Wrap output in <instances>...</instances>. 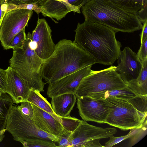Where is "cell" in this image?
Masks as SVG:
<instances>
[{
  "label": "cell",
  "mask_w": 147,
  "mask_h": 147,
  "mask_svg": "<svg viewBox=\"0 0 147 147\" xmlns=\"http://www.w3.org/2000/svg\"><path fill=\"white\" fill-rule=\"evenodd\" d=\"M127 100L138 111L147 114V96L137 95Z\"/></svg>",
  "instance_id": "cell-24"
},
{
  "label": "cell",
  "mask_w": 147,
  "mask_h": 147,
  "mask_svg": "<svg viewBox=\"0 0 147 147\" xmlns=\"http://www.w3.org/2000/svg\"><path fill=\"white\" fill-rule=\"evenodd\" d=\"M52 109L60 117L69 116L76 103L77 97L74 93H67L52 97Z\"/></svg>",
  "instance_id": "cell-17"
},
{
  "label": "cell",
  "mask_w": 147,
  "mask_h": 147,
  "mask_svg": "<svg viewBox=\"0 0 147 147\" xmlns=\"http://www.w3.org/2000/svg\"><path fill=\"white\" fill-rule=\"evenodd\" d=\"M109 107L106 123L125 131L140 127L147 120V114L136 110L127 100L114 97L104 99Z\"/></svg>",
  "instance_id": "cell-4"
},
{
  "label": "cell",
  "mask_w": 147,
  "mask_h": 147,
  "mask_svg": "<svg viewBox=\"0 0 147 147\" xmlns=\"http://www.w3.org/2000/svg\"><path fill=\"white\" fill-rule=\"evenodd\" d=\"M95 63V60L77 44L63 39L55 45L53 53L44 61L40 74L49 83Z\"/></svg>",
  "instance_id": "cell-2"
},
{
  "label": "cell",
  "mask_w": 147,
  "mask_h": 147,
  "mask_svg": "<svg viewBox=\"0 0 147 147\" xmlns=\"http://www.w3.org/2000/svg\"><path fill=\"white\" fill-rule=\"evenodd\" d=\"M139 128L130 129L129 132L126 135L119 137H115L112 135L109 138V140L105 143L104 147H111L122 141L130 138L138 131Z\"/></svg>",
  "instance_id": "cell-27"
},
{
  "label": "cell",
  "mask_w": 147,
  "mask_h": 147,
  "mask_svg": "<svg viewBox=\"0 0 147 147\" xmlns=\"http://www.w3.org/2000/svg\"><path fill=\"white\" fill-rule=\"evenodd\" d=\"M25 147H56L54 142L40 138H36L20 142Z\"/></svg>",
  "instance_id": "cell-25"
},
{
  "label": "cell",
  "mask_w": 147,
  "mask_h": 147,
  "mask_svg": "<svg viewBox=\"0 0 147 147\" xmlns=\"http://www.w3.org/2000/svg\"><path fill=\"white\" fill-rule=\"evenodd\" d=\"M117 59L116 71L126 84L138 77L142 69V63L137 53L129 47L121 51Z\"/></svg>",
  "instance_id": "cell-13"
},
{
  "label": "cell",
  "mask_w": 147,
  "mask_h": 147,
  "mask_svg": "<svg viewBox=\"0 0 147 147\" xmlns=\"http://www.w3.org/2000/svg\"><path fill=\"white\" fill-rule=\"evenodd\" d=\"M142 63V68L138 77L126 84L137 95L147 96V58Z\"/></svg>",
  "instance_id": "cell-20"
},
{
  "label": "cell",
  "mask_w": 147,
  "mask_h": 147,
  "mask_svg": "<svg viewBox=\"0 0 147 147\" xmlns=\"http://www.w3.org/2000/svg\"><path fill=\"white\" fill-rule=\"evenodd\" d=\"M42 0H6V1L8 4L18 5L33 3Z\"/></svg>",
  "instance_id": "cell-35"
},
{
  "label": "cell",
  "mask_w": 147,
  "mask_h": 147,
  "mask_svg": "<svg viewBox=\"0 0 147 147\" xmlns=\"http://www.w3.org/2000/svg\"><path fill=\"white\" fill-rule=\"evenodd\" d=\"M57 142L58 145L57 147H71V141L69 135L66 137H60Z\"/></svg>",
  "instance_id": "cell-36"
},
{
  "label": "cell",
  "mask_w": 147,
  "mask_h": 147,
  "mask_svg": "<svg viewBox=\"0 0 147 147\" xmlns=\"http://www.w3.org/2000/svg\"><path fill=\"white\" fill-rule=\"evenodd\" d=\"M90 0H84L83 2V3H82V6L84 5L85 3H86L87 2H88V1H90Z\"/></svg>",
  "instance_id": "cell-39"
},
{
  "label": "cell",
  "mask_w": 147,
  "mask_h": 147,
  "mask_svg": "<svg viewBox=\"0 0 147 147\" xmlns=\"http://www.w3.org/2000/svg\"><path fill=\"white\" fill-rule=\"evenodd\" d=\"M77 98L79 114L83 120L106 123L109 107L104 99L95 98L89 96Z\"/></svg>",
  "instance_id": "cell-8"
},
{
  "label": "cell",
  "mask_w": 147,
  "mask_h": 147,
  "mask_svg": "<svg viewBox=\"0 0 147 147\" xmlns=\"http://www.w3.org/2000/svg\"><path fill=\"white\" fill-rule=\"evenodd\" d=\"M25 28L16 35L10 45V48L13 49L22 48L26 40Z\"/></svg>",
  "instance_id": "cell-29"
},
{
  "label": "cell",
  "mask_w": 147,
  "mask_h": 147,
  "mask_svg": "<svg viewBox=\"0 0 147 147\" xmlns=\"http://www.w3.org/2000/svg\"><path fill=\"white\" fill-rule=\"evenodd\" d=\"M19 110L24 115L32 118L33 116V109L31 103L27 101L21 102L20 105L17 106Z\"/></svg>",
  "instance_id": "cell-31"
},
{
  "label": "cell",
  "mask_w": 147,
  "mask_h": 147,
  "mask_svg": "<svg viewBox=\"0 0 147 147\" xmlns=\"http://www.w3.org/2000/svg\"><path fill=\"white\" fill-rule=\"evenodd\" d=\"M137 54L142 62L147 58V39L141 44L140 48Z\"/></svg>",
  "instance_id": "cell-33"
},
{
  "label": "cell",
  "mask_w": 147,
  "mask_h": 147,
  "mask_svg": "<svg viewBox=\"0 0 147 147\" xmlns=\"http://www.w3.org/2000/svg\"><path fill=\"white\" fill-rule=\"evenodd\" d=\"M42 9L43 16L52 18H54L59 21L65 17L71 11L80 13L81 5L75 6L68 2L59 1L55 0H42L38 2Z\"/></svg>",
  "instance_id": "cell-16"
},
{
  "label": "cell",
  "mask_w": 147,
  "mask_h": 147,
  "mask_svg": "<svg viewBox=\"0 0 147 147\" xmlns=\"http://www.w3.org/2000/svg\"><path fill=\"white\" fill-rule=\"evenodd\" d=\"M129 12L137 15L142 23L147 21V0H111Z\"/></svg>",
  "instance_id": "cell-18"
},
{
  "label": "cell",
  "mask_w": 147,
  "mask_h": 147,
  "mask_svg": "<svg viewBox=\"0 0 147 147\" xmlns=\"http://www.w3.org/2000/svg\"><path fill=\"white\" fill-rule=\"evenodd\" d=\"M143 24L141 35V44L143 43L146 39H147V21Z\"/></svg>",
  "instance_id": "cell-37"
},
{
  "label": "cell",
  "mask_w": 147,
  "mask_h": 147,
  "mask_svg": "<svg viewBox=\"0 0 147 147\" xmlns=\"http://www.w3.org/2000/svg\"><path fill=\"white\" fill-rule=\"evenodd\" d=\"M116 69V66L112 65L103 70L94 71L84 78L75 92L77 97L87 96L93 93L127 87Z\"/></svg>",
  "instance_id": "cell-6"
},
{
  "label": "cell",
  "mask_w": 147,
  "mask_h": 147,
  "mask_svg": "<svg viewBox=\"0 0 147 147\" xmlns=\"http://www.w3.org/2000/svg\"><path fill=\"white\" fill-rule=\"evenodd\" d=\"M34 114L32 119L40 129L48 134L58 137L68 136L71 133L61 123L48 113L31 103Z\"/></svg>",
  "instance_id": "cell-14"
},
{
  "label": "cell",
  "mask_w": 147,
  "mask_h": 147,
  "mask_svg": "<svg viewBox=\"0 0 147 147\" xmlns=\"http://www.w3.org/2000/svg\"><path fill=\"white\" fill-rule=\"evenodd\" d=\"M13 103L8 94L2 93L0 97V142L5 137L7 117Z\"/></svg>",
  "instance_id": "cell-21"
},
{
  "label": "cell",
  "mask_w": 147,
  "mask_h": 147,
  "mask_svg": "<svg viewBox=\"0 0 147 147\" xmlns=\"http://www.w3.org/2000/svg\"><path fill=\"white\" fill-rule=\"evenodd\" d=\"M89 65L49 83L47 94L49 97L67 93L75 94L82 79L93 71Z\"/></svg>",
  "instance_id": "cell-12"
},
{
  "label": "cell",
  "mask_w": 147,
  "mask_h": 147,
  "mask_svg": "<svg viewBox=\"0 0 147 147\" xmlns=\"http://www.w3.org/2000/svg\"><path fill=\"white\" fill-rule=\"evenodd\" d=\"M7 5L6 0H0V27L3 18L5 14Z\"/></svg>",
  "instance_id": "cell-34"
},
{
  "label": "cell",
  "mask_w": 147,
  "mask_h": 147,
  "mask_svg": "<svg viewBox=\"0 0 147 147\" xmlns=\"http://www.w3.org/2000/svg\"><path fill=\"white\" fill-rule=\"evenodd\" d=\"M5 129L12 135L14 140L20 142L40 138L57 142L60 137L41 130L32 118L22 114L17 106L13 105L7 117Z\"/></svg>",
  "instance_id": "cell-5"
},
{
  "label": "cell",
  "mask_w": 147,
  "mask_h": 147,
  "mask_svg": "<svg viewBox=\"0 0 147 147\" xmlns=\"http://www.w3.org/2000/svg\"><path fill=\"white\" fill-rule=\"evenodd\" d=\"M22 49L25 59L32 71L40 74L43 61L36 53L32 44L31 34L29 32Z\"/></svg>",
  "instance_id": "cell-19"
},
{
  "label": "cell",
  "mask_w": 147,
  "mask_h": 147,
  "mask_svg": "<svg viewBox=\"0 0 147 147\" xmlns=\"http://www.w3.org/2000/svg\"><path fill=\"white\" fill-rule=\"evenodd\" d=\"M74 42L95 61L96 63L112 65L121 51V43L116 39V32L99 23L85 20L78 24Z\"/></svg>",
  "instance_id": "cell-1"
},
{
  "label": "cell",
  "mask_w": 147,
  "mask_h": 147,
  "mask_svg": "<svg viewBox=\"0 0 147 147\" xmlns=\"http://www.w3.org/2000/svg\"><path fill=\"white\" fill-rule=\"evenodd\" d=\"M27 101L48 113L61 123V117L55 113L51 104L46 98L41 95L39 91L31 90Z\"/></svg>",
  "instance_id": "cell-23"
},
{
  "label": "cell",
  "mask_w": 147,
  "mask_h": 147,
  "mask_svg": "<svg viewBox=\"0 0 147 147\" xmlns=\"http://www.w3.org/2000/svg\"><path fill=\"white\" fill-rule=\"evenodd\" d=\"M7 74L6 93L13 103L18 104L27 101L31 90L20 75L10 66L6 69Z\"/></svg>",
  "instance_id": "cell-15"
},
{
  "label": "cell",
  "mask_w": 147,
  "mask_h": 147,
  "mask_svg": "<svg viewBox=\"0 0 147 147\" xmlns=\"http://www.w3.org/2000/svg\"><path fill=\"white\" fill-rule=\"evenodd\" d=\"M7 86L6 70L0 68V91L6 93Z\"/></svg>",
  "instance_id": "cell-32"
},
{
  "label": "cell",
  "mask_w": 147,
  "mask_h": 147,
  "mask_svg": "<svg viewBox=\"0 0 147 147\" xmlns=\"http://www.w3.org/2000/svg\"><path fill=\"white\" fill-rule=\"evenodd\" d=\"M33 13L32 10L20 9L11 10L5 15L0 27V41L4 49H10L13 38L27 26Z\"/></svg>",
  "instance_id": "cell-7"
},
{
  "label": "cell",
  "mask_w": 147,
  "mask_h": 147,
  "mask_svg": "<svg viewBox=\"0 0 147 147\" xmlns=\"http://www.w3.org/2000/svg\"><path fill=\"white\" fill-rule=\"evenodd\" d=\"M61 118L62 120L61 124L64 127L71 133L77 128L81 121L71 116Z\"/></svg>",
  "instance_id": "cell-28"
},
{
  "label": "cell",
  "mask_w": 147,
  "mask_h": 147,
  "mask_svg": "<svg viewBox=\"0 0 147 147\" xmlns=\"http://www.w3.org/2000/svg\"><path fill=\"white\" fill-rule=\"evenodd\" d=\"M147 121L146 120L144 123L142 127L139 128L137 132L130 138L129 146H132L136 144L146 135Z\"/></svg>",
  "instance_id": "cell-30"
},
{
  "label": "cell",
  "mask_w": 147,
  "mask_h": 147,
  "mask_svg": "<svg viewBox=\"0 0 147 147\" xmlns=\"http://www.w3.org/2000/svg\"><path fill=\"white\" fill-rule=\"evenodd\" d=\"M117 132L115 127L103 128L90 125L81 120L77 128L69 136L71 147H83L88 141L94 139L109 138Z\"/></svg>",
  "instance_id": "cell-9"
},
{
  "label": "cell",
  "mask_w": 147,
  "mask_h": 147,
  "mask_svg": "<svg viewBox=\"0 0 147 147\" xmlns=\"http://www.w3.org/2000/svg\"><path fill=\"white\" fill-rule=\"evenodd\" d=\"M84 0H68L67 2L69 4L75 6L82 5Z\"/></svg>",
  "instance_id": "cell-38"
},
{
  "label": "cell",
  "mask_w": 147,
  "mask_h": 147,
  "mask_svg": "<svg viewBox=\"0 0 147 147\" xmlns=\"http://www.w3.org/2000/svg\"><path fill=\"white\" fill-rule=\"evenodd\" d=\"M3 92L0 91V97L1 96Z\"/></svg>",
  "instance_id": "cell-41"
},
{
  "label": "cell",
  "mask_w": 147,
  "mask_h": 147,
  "mask_svg": "<svg viewBox=\"0 0 147 147\" xmlns=\"http://www.w3.org/2000/svg\"><path fill=\"white\" fill-rule=\"evenodd\" d=\"M38 2L33 3L21 4L18 5L7 3V7L5 14L11 10L23 9L32 10L36 12L38 15L40 13H42V9L39 5Z\"/></svg>",
  "instance_id": "cell-26"
},
{
  "label": "cell",
  "mask_w": 147,
  "mask_h": 147,
  "mask_svg": "<svg viewBox=\"0 0 147 147\" xmlns=\"http://www.w3.org/2000/svg\"><path fill=\"white\" fill-rule=\"evenodd\" d=\"M82 7L85 20L106 26L116 33H131L142 28L137 15L124 9L111 0H91Z\"/></svg>",
  "instance_id": "cell-3"
},
{
  "label": "cell",
  "mask_w": 147,
  "mask_h": 147,
  "mask_svg": "<svg viewBox=\"0 0 147 147\" xmlns=\"http://www.w3.org/2000/svg\"><path fill=\"white\" fill-rule=\"evenodd\" d=\"M56 1H63L65 2H67L68 0H55Z\"/></svg>",
  "instance_id": "cell-40"
},
{
  "label": "cell",
  "mask_w": 147,
  "mask_h": 147,
  "mask_svg": "<svg viewBox=\"0 0 147 147\" xmlns=\"http://www.w3.org/2000/svg\"><path fill=\"white\" fill-rule=\"evenodd\" d=\"M137 94L127 86L121 89H113L93 93L88 96L97 99H105L108 97H114L127 100Z\"/></svg>",
  "instance_id": "cell-22"
},
{
  "label": "cell",
  "mask_w": 147,
  "mask_h": 147,
  "mask_svg": "<svg viewBox=\"0 0 147 147\" xmlns=\"http://www.w3.org/2000/svg\"><path fill=\"white\" fill-rule=\"evenodd\" d=\"M51 30L46 20L39 19L31 34L32 43L36 54L44 61L54 52L55 45L52 38Z\"/></svg>",
  "instance_id": "cell-11"
},
{
  "label": "cell",
  "mask_w": 147,
  "mask_h": 147,
  "mask_svg": "<svg viewBox=\"0 0 147 147\" xmlns=\"http://www.w3.org/2000/svg\"><path fill=\"white\" fill-rule=\"evenodd\" d=\"M9 66L16 71L31 90L44 91L45 83L40 74L33 72L26 61L21 49H13V55L9 60Z\"/></svg>",
  "instance_id": "cell-10"
}]
</instances>
